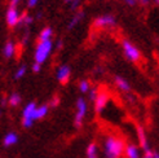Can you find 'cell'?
I'll return each instance as SVG.
<instances>
[{"instance_id": "1", "label": "cell", "mask_w": 159, "mask_h": 158, "mask_svg": "<svg viewBox=\"0 0 159 158\" xmlns=\"http://www.w3.org/2000/svg\"><path fill=\"white\" fill-rule=\"evenodd\" d=\"M124 141L118 136H109L104 143L106 158H120L124 153Z\"/></svg>"}, {"instance_id": "2", "label": "cell", "mask_w": 159, "mask_h": 158, "mask_svg": "<svg viewBox=\"0 0 159 158\" xmlns=\"http://www.w3.org/2000/svg\"><path fill=\"white\" fill-rule=\"evenodd\" d=\"M53 48V43L52 40H44V42H39L36 44V48H35V53H34V58L35 62L38 64H44L47 61V58L49 57V54L52 52Z\"/></svg>"}, {"instance_id": "3", "label": "cell", "mask_w": 159, "mask_h": 158, "mask_svg": "<svg viewBox=\"0 0 159 158\" xmlns=\"http://www.w3.org/2000/svg\"><path fill=\"white\" fill-rule=\"evenodd\" d=\"M122 47H123V52L124 56L128 58L131 62H139L141 60V53L139 51V48L136 45H133L129 40H123L122 42Z\"/></svg>"}, {"instance_id": "4", "label": "cell", "mask_w": 159, "mask_h": 158, "mask_svg": "<svg viewBox=\"0 0 159 158\" xmlns=\"http://www.w3.org/2000/svg\"><path fill=\"white\" fill-rule=\"evenodd\" d=\"M36 109V104L35 102H29L25 106L22 112V126L26 128H30L31 126L34 124V113Z\"/></svg>"}, {"instance_id": "5", "label": "cell", "mask_w": 159, "mask_h": 158, "mask_svg": "<svg viewBox=\"0 0 159 158\" xmlns=\"http://www.w3.org/2000/svg\"><path fill=\"white\" fill-rule=\"evenodd\" d=\"M85 114H87V102L83 97H79L76 100V114H75V121H74V124L78 128L82 127Z\"/></svg>"}, {"instance_id": "6", "label": "cell", "mask_w": 159, "mask_h": 158, "mask_svg": "<svg viewBox=\"0 0 159 158\" xmlns=\"http://www.w3.org/2000/svg\"><path fill=\"white\" fill-rule=\"evenodd\" d=\"M115 23H116V20L113 14H104L93 21V26L96 29H106V27L115 26Z\"/></svg>"}, {"instance_id": "7", "label": "cell", "mask_w": 159, "mask_h": 158, "mask_svg": "<svg viewBox=\"0 0 159 158\" xmlns=\"http://www.w3.org/2000/svg\"><path fill=\"white\" fill-rule=\"evenodd\" d=\"M20 12L17 9V7H11L8 8L7 14H5V21H7V25L9 27H16L18 26V21H20Z\"/></svg>"}, {"instance_id": "8", "label": "cell", "mask_w": 159, "mask_h": 158, "mask_svg": "<svg viewBox=\"0 0 159 158\" xmlns=\"http://www.w3.org/2000/svg\"><path fill=\"white\" fill-rule=\"evenodd\" d=\"M107 101H109V95L104 91L98 92L96 100H94V110H96V113H101L106 108Z\"/></svg>"}, {"instance_id": "9", "label": "cell", "mask_w": 159, "mask_h": 158, "mask_svg": "<svg viewBox=\"0 0 159 158\" xmlns=\"http://www.w3.org/2000/svg\"><path fill=\"white\" fill-rule=\"evenodd\" d=\"M70 74H71V70L67 65H62L58 67L57 70V81L61 84H66L70 79Z\"/></svg>"}, {"instance_id": "10", "label": "cell", "mask_w": 159, "mask_h": 158, "mask_svg": "<svg viewBox=\"0 0 159 158\" xmlns=\"http://www.w3.org/2000/svg\"><path fill=\"white\" fill-rule=\"evenodd\" d=\"M137 137H139V141H140V145L141 148L144 149L145 152L150 151V146H149V141H148V137H146V133H145V130L139 126L137 127Z\"/></svg>"}, {"instance_id": "11", "label": "cell", "mask_w": 159, "mask_h": 158, "mask_svg": "<svg viewBox=\"0 0 159 158\" xmlns=\"http://www.w3.org/2000/svg\"><path fill=\"white\" fill-rule=\"evenodd\" d=\"M124 154L128 158H140L139 148L133 144H128V145L124 146Z\"/></svg>"}, {"instance_id": "12", "label": "cell", "mask_w": 159, "mask_h": 158, "mask_svg": "<svg viewBox=\"0 0 159 158\" xmlns=\"http://www.w3.org/2000/svg\"><path fill=\"white\" fill-rule=\"evenodd\" d=\"M48 110H49V105H40V106H36L35 109V113H34V121L36 119H43V118L48 114Z\"/></svg>"}, {"instance_id": "13", "label": "cell", "mask_w": 159, "mask_h": 158, "mask_svg": "<svg viewBox=\"0 0 159 158\" xmlns=\"http://www.w3.org/2000/svg\"><path fill=\"white\" fill-rule=\"evenodd\" d=\"M114 81H115L116 87H118V88L120 90V91H123V92H129L131 86H129L128 82H127V79H124V78H122V77H115Z\"/></svg>"}, {"instance_id": "14", "label": "cell", "mask_w": 159, "mask_h": 158, "mask_svg": "<svg viewBox=\"0 0 159 158\" xmlns=\"http://www.w3.org/2000/svg\"><path fill=\"white\" fill-rule=\"evenodd\" d=\"M84 18V11H78L75 12V14L73 16V18H71V21L69 22V25H67V29L69 30H73L79 22H80Z\"/></svg>"}, {"instance_id": "15", "label": "cell", "mask_w": 159, "mask_h": 158, "mask_svg": "<svg viewBox=\"0 0 159 158\" xmlns=\"http://www.w3.org/2000/svg\"><path fill=\"white\" fill-rule=\"evenodd\" d=\"M17 141H18V135L16 132H9V133H7L4 140H3V144L4 146H13L14 144H17Z\"/></svg>"}, {"instance_id": "16", "label": "cell", "mask_w": 159, "mask_h": 158, "mask_svg": "<svg viewBox=\"0 0 159 158\" xmlns=\"http://www.w3.org/2000/svg\"><path fill=\"white\" fill-rule=\"evenodd\" d=\"M14 52H16V45H14V43L11 42V40H8V42L5 43V45H4V48H3V54H4V57H5V58H11V57H13Z\"/></svg>"}, {"instance_id": "17", "label": "cell", "mask_w": 159, "mask_h": 158, "mask_svg": "<svg viewBox=\"0 0 159 158\" xmlns=\"http://www.w3.org/2000/svg\"><path fill=\"white\" fill-rule=\"evenodd\" d=\"M88 158H98V146L96 143H91L87 146V152H85Z\"/></svg>"}, {"instance_id": "18", "label": "cell", "mask_w": 159, "mask_h": 158, "mask_svg": "<svg viewBox=\"0 0 159 158\" xmlns=\"http://www.w3.org/2000/svg\"><path fill=\"white\" fill-rule=\"evenodd\" d=\"M53 35V30L51 27H44L40 34H39V42H44V40H51V38Z\"/></svg>"}, {"instance_id": "19", "label": "cell", "mask_w": 159, "mask_h": 158, "mask_svg": "<svg viewBox=\"0 0 159 158\" xmlns=\"http://www.w3.org/2000/svg\"><path fill=\"white\" fill-rule=\"evenodd\" d=\"M33 21H34V18L31 17L30 14H27V13L25 12V13H22V14L20 16L18 25H21V26H29V25H31V23H33Z\"/></svg>"}, {"instance_id": "20", "label": "cell", "mask_w": 159, "mask_h": 158, "mask_svg": "<svg viewBox=\"0 0 159 158\" xmlns=\"http://www.w3.org/2000/svg\"><path fill=\"white\" fill-rule=\"evenodd\" d=\"M21 101H22V99L18 93H12L11 96L8 97V104H9V106H12V108L18 106L21 104Z\"/></svg>"}, {"instance_id": "21", "label": "cell", "mask_w": 159, "mask_h": 158, "mask_svg": "<svg viewBox=\"0 0 159 158\" xmlns=\"http://www.w3.org/2000/svg\"><path fill=\"white\" fill-rule=\"evenodd\" d=\"M79 90H80L82 93H87L89 91V82L88 81H80V83H79Z\"/></svg>"}, {"instance_id": "22", "label": "cell", "mask_w": 159, "mask_h": 158, "mask_svg": "<svg viewBox=\"0 0 159 158\" xmlns=\"http://www.w3.org/2000/svg\"><path fill=\"white\" fill-rule=\"evenodd\" d=\"M26 66L25 65H22V66H20L18 69H17V72H16V74H14V78L16 79H21L23 75H25L26 74Z\"/></svg>"}, {"instance_id": "23", "label": "cell", "mask_w": 159, "mask_h": 158, "mask_svg": "<svg viewBox=\"0 0 159 158\" xmlns=\"http://www.w3.org/2000/svg\"><path fill=\"white\" fill-rule=\"evenodd\" d=\"M80 3H82V0H71V3L69 4L70 5V9L71 11H76L79 7H80Z\"/></svg>"}, {"instance_id": "24", "label": "cell", "mask_w": 159, "mask_h": 158, "mask_svg": "<svg viewBox=\"0 0 159 158\" xmlns=\"http://www.w3.org/2000/svg\"><path fill=\"white\" fill-rule=\"evenodd\" d=\"M88 93H89V100L91 101H94V100H96V97H97V95H98V91L96 88H92V90L89 88Z\"/></svg>"}, {"instance_id": "25", "label": "cell", "mask_w": 159, "mask_h": 158, "mask_svg": "<svg viewBox=\"0 0 159 158\" xmlns=\"http://www.w3.org/2000/svg\"><path fill=\"white\" fill-rule=\"evenodd\" d=\"M40 69H42V65L38 64V62H35V64L33 65V72L34 73H39V72H40Z\"/></svg>"}, {"instance_id": "26", "label": "cell", "mask_w": 159, "mask_h": 158, "mask_svg": "<svg viewBox=\"0 0 159 158\" xmlns=\"http://www.w3.org/2000/svg\"><path fill=\"white\" fill-rule=\"evenodd\" d=\"M39 3V0H27V7L29 8H34Z\"/></svg>"}, {"instance_id": "27", "label": "cell", "mask_w": 159, "mask_h": 158, "mask_svg": "<svg viewBox=\"0 0 159 158\" xmlns=\"http://www.w3.org/2000/svg\"><path fill=\"white\" fill-rule=\"evenodd\" d=\"M58 101H60L58 97H57V96H54V99L51 101V104H49V105H51V106H57V105H58Z\"/></svg>"}, {"instance_id": "28", "label": "cell", "mask_w": 159, "mask_h": 158, "mask_svg": "<svg viewBox=\"0 0 159 158\" xmlns=\"http://www.w3.org/2000/svg\"><path fill=\"white\" fill-rule=\"evenodd\" d=\"M142 158H154V156H153V152H150V151L145 152V154H144V157H142Z\"/></svg>"}, {"instance_id": "29", "label": "cell", "mask_w": 159, "mask_h": 158, "mask_svg": "<svg viewBox=\"0 0 159 158\" xmlns=\"http://www.w3.org/2000/svg\"><path fill=\"white\" fill-rule=\"evenodd\" d=\"M125 3L128 4L129 7H133V5H136V4H137V0H125Z\"/></svg>"}, {"instance_id": "30", "label": "cell", "mask_w": 159, "mask_h": 158, "mask_svg": "<svg viewBox=\"0 0 159 158\" xmlns=\"http://www.w3.org/2000/svg\"><path fill=\"white\" fill-rule=\"evenodd\" d=\"M137 3L141 4V5H144V7H146L150 3V0H137Z\"/></svg>"}, {"instance_id": "31", "label": "cell", "mask_w": 159, "mask_h": 158, "mask_svg": "<svg viewBox=\"0 0 159 158\" xmlns=\"http://www.w3.org/2000/svg\"><path fill=\"white\" fill-rule=\"evenodd\" d=\"M18 3H20V0H11V7H17L18 5Z\"/></svg>"}, {"instance_id": "32", "label": "cell", "mask_w": 159, "mask_h": 158, "mask_svg": "<svg viewBox=\"0 0 159 158\" xmlns=\"http://www.w3.org/2000/svg\"><path fill=\"white\" fill-rule=\"evenodd\" d=\"M56 47H57L58 49H61V48H62V40H58L57 44H56Z\"/></svg>"}, {"instance_id": "33", "label": "cell", "mask_w": 159, "mask_h": 158, "mask_svg": "<svg viewBox=\"0 0 159 158\" xmlns=\"http://www.w3.org/2000/svg\"><path fill=\"white\" fill-rule=\"evenodd\" d=\"M2 105H3V106H5V105H7V100H5V99H3V100H2Z\"/></svg>"}, {"instance_id": "34", "label": "cell", "mask_w": 159, "mask_h": 158, "mask_svg": "<svg viewBox=\"0 0 159 158\" xmlns=\"http://www.w3.org/2000/svg\"><path fill=\"white\" fill-rule=\"evenodd\" d=\"M153 156H154V158H159V153H157V152H153Z\"/></svg>"}, {"instance_id": "35", "label": "cell", "mask_w": 159, "mask_h": 158, "mask_svg": "<svg viewBox=\"0 0 159 158\" xmlns=\"http://www.w3.org/2000/svg\"><path fill=\"white\" fill-rule=\"evenodd\" d=\"M71 3V0H65V4H70Z\"/></svg>"}, {"instance_id": "36", "label": "cell", "mask_w": 159, "mask_h": 158, "mask_svg": "<svg viewBox=\"0 0 159 158\" xmlns=\"http://www.w3.org/2000/svg\"><path fill=\"white\" fill-rule=\"evenodd\" d=\"M155 3H157V4H159V0H155Z\"/></svg>"}, {"instance_id": "37", "label": "cell", "mask_w": 159, "mask_h": 158, "mask_svg": "<svg viewBox=\"0 0 159 158\" xmlns=\"http://www.w3.org/2000/svg\"><path fill=\"white\" fill-rule=\"evenodd\" d=\"M0 115H2V112H0Z\"/></svg>"}]
</instances>
